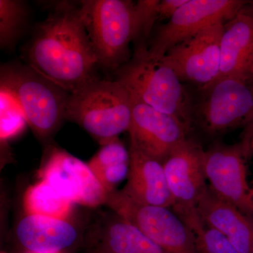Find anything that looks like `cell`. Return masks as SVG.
Here are the masks:
<instances>
[{
    "label": "cell",
    "mask_w": 253,
    "mask_h": 253,
    "mask_svg": "<svg viewBox=\"0 0 253 253\" xmlns=\"http://www.w3.org/2000/svg\"></svg>",
    "instance_id": "31"
},
{
    "label": "cell",
    "mask_w": 253,
    "mask_h": 253,
    "mask_svg": "<svg viewBox=\"0 0 253 253\" xmlns=\"http://www.w3.org/2000/svg\"><path fill=\"white\" fill-rule=\"evenodd\" d=\"M252 121H253V113L252 116H251V121H250L249 123L252 122ZM249 124H248V125H249Z\"/></svg>",
    "instance_id": "27"
},
{
    "label": "cell",
    "mask_w": 253,
    "mask_h": 253,
    "mask_svg": "<svg viewBox=\"0 0 253 253\" xmlns=\"http://www.w3.org/2000/svg\"><path fill=\"white\" fill-rule=\"evenodd\" d=\"M247 161L241 142L229 144L216 140L205 150L208 187L253 219V186L248 180Z\"/></svg>",
    "instance_id": "9"
},
{
    "label": "cell",
    "mask_w": 253,
    "mask_h": 253,
    "mask_svg": "<svg viewBox=\"0 0 253 253\" xmlns=\"http://www.w3.org/2000/svg\"><path fill=\"white\" fill-rule=\"evenodd\" d=\"M29 17L26 1L21 0H0V47H14L25 30Z\"/></svg>",
    "instance_id": "21"
},
{
    "label": "cell",
    "mask_w": 253,
    "mask_h": 253,
    "mask_svg": "<svg viewBox=\"0 0 253 253\" xmlns=\"http://www.w3.org/2000/svg\"><path fill=\"white\" fill-rule=\"evenodd\" d=\"M25 253H33V252H30V251H26Z\"/></svg>",
    "instance_id": "28"
},
{
    "label": "cell",
    "mask_w": 253,
    "mask_h": 253,
    "mask_svg": "<svg viewBox=\"0 0 253 253\" xmlns=\"http://www.w3.org/2000/svg\"></svg>",
    "instance_id": "30"
},
{
    "label": "cell",
    "mask_w": 253,
    "mask_h": 253,
    "mask_svg": "<svg viewBox=\"0 0 253 253\" xmlns=\"http://www.w3.org/2000/svg\"><path fill=\"white\" fill-rule=\"evenodd\" d=\"M131 101L130 146L163 163L189 137L191 129L169 115L131 98Z\"/></svg>",
    "instance_id": "12"
},
{
    "label": "cell",
    "mask_w": 253,
    "mask_h": 253,
    "mask_svg": "<svg viewBox=\"0 0 253 253\" xmlns=\"http://www.w3.org/2000/svg\"><path fill=\"white\" fill-rule=\"evenodd\" d=\"M129 151V173L123 192L140 204L172 208V196L163 163L133 146Z\"/></svg>",
    "instance_id": "15"
},
{
    "label": "cell",
    "mask_w": 253,
    "mask_h": 253,
    "mask_svg": "<svg viewBox=\"0 0 253 253\" xmlns=\"http://www.w3.org/2000/svg\"><path fill=\"white\" fill-rule=\"evenodd\" d=\"M116 74L131 99L176 118L192 131V97L172 68L150 57L146 45H138Z\"/></svg>",
    "instance_id": "2"
},
{
    "label": "cell",
    "mask_w": 253,
    "mask_h": 253,
    "mask_svg": "<svg viewBox=\"0 0 253 253\" xmlns=\"http://www.w3.org/2000/svg\"><path fill=\"white\" fill-rule=\"evenodd\" d=\"M80 7L98 65L116 71L129 61V44L139 40L136 3L85 0Z\"/></svg>",
    "instance_id": "3"
},
{
    "label": "cell",
    "mask_w": 253,
    "mask_h": 253,
    "mask_svg": "<svg viewBox=\"0 0 253 253\" xmlns=\"http://www.w3.org/2000/svg\"><path fill=\"white\" fill-rule=\"evenodd\" d=\"M16 236L27 251L57 253L69 248L77 231L66 220L41 215H28L18 223Z\"/></svg>",
    "instance_id": "17"
},
{
    "label": "cell",
    "mask_w": 253,
    "mask_h": 253,
    "mask_svg": "<svg viewBox=\"0 0 253 253\" xmlns=\"http://www.w3.org/2000/svg\"><path fill=\"white\" fill-rule=\"evenodd\" d=\"M253 79V8L246 6L224 23L219 77Z\"/></svg>",
    "instance_id": "14"
},
{
    "label": "cell",
    "mask_w": 253,
    "mask_h": 253,
    "mask_svg": "<svg viewBox=\"0 0 253 253\" xmlns=\"http://www.w3.org/2000/svg\"><path fill=\"white\" fill-rule=\"evenodd\" d=\"M28 65L72 93L97 79V59L81 7L59 1L38 25L26 49Z\"/></svg>",
    "instance_id": "1"
},
{
    "label": "cell",
    "mask_w": 253,
    "mask_h": 253,
    "mask_svg": "<svg viewBox=\"0 0 253 253\" xmlns=\"http://www.w3.org/2000/svg\"><path fill=\"white\" fill-rule=\"evenodd\" d=\"M194 234L196 253H239L225 236L207 224Z\"/></svg>",
    "instance_id": "23"
},
{
    "label": "cell",
    "mask_w": 253,
    "mask_h": 253,
    "mask_svg": "<svg viewBox=\"0 0 253 253\" xmlns=\"http://www.w3.org/2000/svg\"><path fill=\"white\" fill-rule=\"evenodd\" d=\"M106 204L168 252L196 253L194 232L171 208L140 204L116 190Z\"/></svg>",
    "instance_id": "8"
},
{
    "label": "cell",
    "mask_w": 253,
    "mask_h": 253,
    "mask_svg": "<svg viewBox=\"0 0 253 253\" xmlns=\"http://www.w3.org/2000/svg\"><path fill=\"white\" fill-rule=\"evenodd\" d=\"M100 246L111 253H170L120 217L107 228Z\"/></svg>",
    "instance_id": "19"
},
{
    "label": "cell",
    "mask_w": 253,
    "mask_h": 253,
    "mask_svg": "<svg viewBox=\"0 0 253 253\" xmlns=\"http://www.w3.org/2000/svg\"><path fill=\"white\" fill-rule=\"evenodd\" d=\"M248 159L253 156V121L246 126L244 138L241 141Z\"/></svg>",
    "instance_id": "25"
},
{
    "label": "cell",
    "mask_w": 253,
    "mask_h": 253,
    "mask_svg": "<svg viewBox=\"0 0 253 253\" xmlns=\"http://www.w3.org/2000/svg\"><path fill=\"white\" fill-rule=\"evenodd\" d=\"M91 253H111L109 251H108L107 250L104 249V248L101 247V246H99L97 249H96L93 251V252Z\"/></svg>",
    "instance_id": "26"
},
{
    "label": "cell",
    "mask_w": 253,
    "mask_h": 253,
    "mask_svg": "<svg viewBox=\"0 0 253 253\" xmlns=\"http://www.w3.org/2000/svg\"><path fill=\"white\" fill-rule=\"evenodd\" d=\"M129 161V151L118 137L102 145L87 165L109 194L127 178Z\"/></svg>",
    "instance_id": "18"
},
{
    "label": "cell",
    "mask_w": 253,
    "mask_h": 253,
    "mask_svg": "<svg viewBox=\"0 0 253 253\" xmlns=\"http://www.w3.org/2000/svg\"><path fill=\"white\" fill-rule=\"evenodd\" d=\"M39 176L73 204L91 208L106 204L108 193L88 165L66 151L53 149Z\"/></svg>",
    "instance_id": "13"
},
{
    "label": "cell",
    "mask_w": 253,
    "mask_h": 253,
    "mask_svg": "<svg viewBox=\"0 0 253 253\" xmlns=\"http://www.w3.org/2000/svg\"><path fill=\"white\" fill-rule=\"evenodd\" d=\"M188 0H162L158 6V19L170 18Z\"/></svg>",
    "instance_id": "24"
},
{
    "label": "cell",
    "mask_w": 253,
    "mask_h": 253,
    "mask_svg": "<svg viewBox=\"0 0 253 253\" xmlns=\"http://www.w3.org/2000/svg\"><path fill=\"white\" fill-rule=\"evenodd\" d=\"M0 87L14 96L40 139H47L57 130L71 93L28 65L18 62L1 66Z\"/></svg>",
    "instance_id": "5"
},
{
    "label": "cell",
    "mask_w": 253,
    "mask_h": 253,
    "mask_svg": "<svg viewBox=\"0 0 253 253\" xmlns=\"http://www.w3.org/2000/svg\"><path fill=\"white\" fill-rule=\"evenodd\" d=\"M28 121L18 101L9 91L0 88L1 142L14 139L26 129Z\"/></svg>",
    "instance_id": "22"
},
{
    "label": "cell",
    "mask_w": 253,
    "mask_h": 253,
    "mask_svg": "<svg viewBox=\"0 0 253 253\" xmlns=\"http://www.w3.org/2000/svg\"><path fill=\"white\" fill-rule=\"evenodd\" d=\"M205 150L194 138H186L163 161L171 209L193 231L204 225L197 206L208 188L204 169Z\"/></svg>",
    "instance_id": "7"
},
{
    "label": "cell",
    "mask_w": 253,
    "mask_h": 253,
    "mask_svg": "<svg viewBox=\"0 0 253 253\" xmlns=\"http://www.w3.org/2000/svg\"></svg>",
    "instance_id": "29"
},
{
    "label": "cell",
    "mask_w": 253,
    "mask_h": 253,
    "mask_svg": "<svg viewBox=\"0 0 253 253\" xmlns=\"http://www.w3.org/2000/svg\"><path fill=\"white\" fill-rule=\"evenodd\" d=\"M73 203L63 197L47 181L42 180L30 186L24 197L28 215H41L66 220L72 212Z\"/></svg>",
    "instance_id": "20"
},
{
    "label": "cell",
    "mask_w": 253,
    "mask_h": 253,
    "mask_svg": "<svg viewBox=\"0 0 253 253\" xmlns=\"http://www.w3.org/2000/svg\"><path fill=\"white\" fill-rule=\"evenodd\" d=\"M65 118L104 145L129 129L130 96L119 82L97 78L70 94Z\"/></svg>",
    "instance_id": "4"
},
{
    "label": "cell",
    "mask_w": 253,
    "mask_h": 253,
    "mask_svg": "<svg viewBox=\"0 0 253 253\" xmlns=\"http://www.w3.org/2000/svg\"><path fill=\"white\" fill-rule=\"evenodd\" d=\"M253 80L219 77L198 89V99L192 98L193 126L214 137L247 126L253 113Z\"/></svg>",
    "instance_id": "6"
},
{
    "label": "cell",
    "mask_w": 253,
    "mask_h": 253,
    "mask_svg": "<svg viewBox=\"0 0 253 253\" xmlns=\"http://www.w3.org/2000/svg\"><path fill=\"white\" fill-rule=\"evenodd\" d=\"M198 212L205 224L225 236L239 253H253V219L219 199L209 187L199 200Z\"/></svg>",
    "instance_id": "16"
},
{
    "label": "cell",
    "mask_w": 253,
    "mask_h": 253,
    "mask_svg": "<svg viewBox=\"0 0 253 253\" xmlns=\"http://www.w3.org/2000/svg\"><path fill=\"white\" fill-rule=\"evenodd\" d=\"M244 0H188L166 24L158 28L150 57L160 59L173 46L219 22H227L249 4Z\"/></svg>",
    "instance_id": "10"
},
{
    "label": "cell",
    "mask_w": 253,
    "mask_h": 253,
    "mask_svg": "<svg viewBox=\"0 0 253 253\" xmlns=\"http://www.w3.org/2000/svg\"><path fill=\"white\" fill-rule=\"evenodd\" d=\"M219 22L173 46L161 58L183 83L204 87L220 72V41L224 25Z\"/></svg>",
    "instance_id": "11"
}]
</instances>
